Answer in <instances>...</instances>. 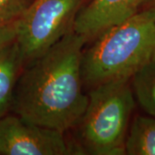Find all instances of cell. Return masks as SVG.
I'll return each mask as SVG.
<instances>
[{"instance_id": "6da1fadb", "label": "cell", "mask_w": 155, "mask_h": 155, "mask_svg": "<svg viewBox=\"0 0 155 155\" xmlns=\"http://www.w3.org/2000/svg\"><path fill=\"white\" fill-rule=\"evenodd\" d=\"M87 41L72 28L30 62L17 80L11 105L15 114L62 133L79 124L89 101L82 75Z\"/></svg>"}, {"instance_id": "7c38bea8", "label": "cell", "mask_w": 155, "mask_h": 155, "mask_svg": "<svg viewBox=\"0 0 155 155\" xmlns=\"http://www.w3.org/2000/svg\"><path fill=\"white\" fill-rule=\"evenodd\" d=\"M144 9L148 12V14L151 16L152 19L153 20V22L155 23V0L151 2L149 5H147L145 7Z\"/></svg>"}, {"instance_id": "52a82bcc", "label": "cell", "mask_w": 155, "mask_h": 155, "mask_svg": "<svg viewBox=\"0 0 155 155\" xmlns=\"http://www.w3.org/2000/svg\"><path fill=\"white\" fill-rule=\"evenodd\" d=\"M24 63L16 40L0 48V118L8 114L11 108L17 80Z\"/></svg>"}, {"instance_id": "5b68a950", "label": "cell", "mask_w": 155, "mask_h": 155, "mask_svg": "<svg viewBox=\"0 0 155 155\" xmlns=\"http://www.w3.org/2000/svg\"><path fill=\"white\" fill-rule=\"evenodd\" d=\"M70 152L61 131L35 124L17 114L0 118V154L66 155Z\"/></svg>"}, {"instance_id": "277c9868", "label": "cell", "mask_w": 155, "mask_h": 155, "mask_svg": "<svg viewBox=\"0 0 155 155\" xmlns=\"http://www.w3.org/2000/svg\"><path fill=\"white\" fill-rule=\"evenodd\" d=\"M84 0H33L17 21L24 62L43 54L73 28Z\"/></svg>"}, {"instance_id": "7a4b0ae2", "label": "cell", "mask_w": 155, "mask_h": 155, "mask_svg": "<svg viewBox=\"0 0 155 155\" xmlns=\"http://www.w3.org/2000/svg\"><path fill=\"white\" fill-rule=\"evenodd\" d=\"M84 51V83L94 87L112 79H131L155 60V23L143 9L99 34Z\"/></svg>"}, {"instance_id": "30bf717a", "label": "cell", "mask_w": 155, "mask_h": 155, "mask_svg": "<svg viewBox=\"0 0 155 155\" xmlns=\"http://www.w3.org/2000/svg\"><path fill=\"white\" fill-rule=\"evenodd\" d=\"M33 0H0V26L16 22Z\"/></svg>"}, {"instance_id": "8992f818", "label": "cell", "mask_w": 155, "mask_h": 155, "mask_svg": "<svg viewBox=\"0 0 155 155\" xmlns=\"http://www.w3.org/2000/svg\"><path fill=\"white\" fill-rule=\"evenodd\" d=\"M153 0H91L81 8L73 30L86 38L97 37L114 25L126 21L142 11Z\"/></svg>"}, {"instance_id": "9c48e42d", "label": "cell", "mask_w": 155, "mask_h": 155, "mask_svg": "<svg viewBox=\"0 0 155 155\" xmlns=\"http://www.w3.org/2000/svg\"><path fill=\"white\" fill-rule=\"evenodd\" d=\"M130 82L139 104L148 115L155 117V60L134 73Z\"/></svg>"}, {"instance_id": "3957f363", "label": "cell", "mask_w": 155, "mask_h": 155, "mask_svg": "<svg viewBox=\"0 0 155 155\" xmlns=\"http://www.w3.org/2000/svg\"><path fill=\"white\" fill-rule=\"evenodd\" d=\"M131 79H112L93 87L80 124L85 151L94 155H123L135 103Z\"/></svg>"}, {"instance_id": "ba28073f", "label": "cell", "mask_w": 155, "mask_h": 155, "mask_svg": "<svg viewBox=\"0 0 155 155\" xmlns=\"http://www.w3.org/2000/svg\"><path fill=\"white\" fill-rule=\"evenodd\" d=\"M125 153L155 155V117L134 118L125 140Z\"/></svg>"}, {"instance_id": "8fae6325", "label": "cell", "mask_w": 155, "mask_h": 155, "mask_svg": "<svg viewBox=\"0 0 155 155\" xmlns=\"http://www.w3.org/2000/svg\"><path fill=\"white\" fill-rule=\"evenodd\" d=\"M17 22L0 26V48L14 41L17 38Z\"/></svg>"}]
</instances>
